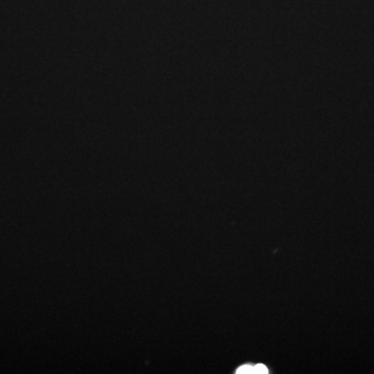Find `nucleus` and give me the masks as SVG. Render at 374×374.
I'll return each mask as SVG.
<instances>
[{
	"label": "nucleus",
	"instance_id": "nucleus-1",
	"mask_svg": "<svg viewBox=\"0 0 374 374\" xmlns=\"http://www.w3.org/2000/svg\"><path fill=\"white\" fill-rule=\"evenodd\" d=\"M236 373L237 374H265V373H268V370L263 364H258V365H255V366L246 364V365H243L240 368H238Z\"/></svg>",
	"mask_w": 374,
	"mask_h": 374
}]
</instances>
